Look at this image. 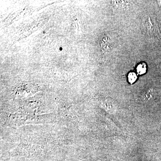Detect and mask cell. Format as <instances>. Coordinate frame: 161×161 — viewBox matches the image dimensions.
<instances>
[{
    "label": "cell",
    "instance_id": "obj_6",
    "mask_svg": "<svg viewBox=\"0 0 161 161\" xmlns=\"http://www.w3.org/2000/svg\"><path fill=\"white\" fill-rule=\"evenodd\" d=\"M157 2L159 6L161 8V1H157Z\"/></svg>",
    "mask_w": 161,
    "mask_h": 161
},
{
    "label": "cell",
    "instance_id": "obj_3",
    "mask_svg": "<svg viewBox=\"0 0 161 161\" xmlns=\"http://www.w3.org/2000/svg\"><path fill=\"white\" fill-rule=\"evenodd\" d=\"M113 6L116 9H125L128 8V6L130 5V3L129 1H112Z\"/></svg>",
    "mask_w": 161,
    "mask_h": 161
},
{
    "label": "cell",
    "instance_id": "obj_4",
    "mask_svg": "<svg viewBox=\"0 0 161 161\" xmlns=\"http://www.w3.org/2000/svg\"><path fill=\"white\" fill-rule=\"evenodd\" d=\"M147 65L144 63L139 64L136 67V71L140 75H144L147 72Z\"/></svg>",
    "mask_w": 161,
    "mask_h": 161
},
{
    "label": "cell",
    "instance_id": "obj_5",
    "mask_svg": "<svg viewBox=\"0 0 161 161\" xmlns=\"http://www.w3.org/2000/svg\"><path fill=\"white\" fill-rule=\"evenodd\" d=\"M137 75L134 72H131L128 75V80L131 84H132L135 82L137 79Z\"/></svg>",
    "mask_w": 161,
    "mask_h": 161
},
{
    "label": "cell",
    "instance_id": "obj_2",
    "mask_svg": "<svg viewBox=\"0 0 161 161\" xmlns=\"http://www.w3.org/2000/svg\"><path fill=\"white\" fill-rule=\"evenodd\" d=\"M100 44L102 51L105 54H107L111 52L113 46L112 39L108 36H104L102 38Z\"/></svg>",
    "mask_w": 161,
    "mask_h": 161
},
{
    "label": "cell",
    "instance_id": "obj_1",
    "mask_svg": "<svg viewBox=\"0 0 161 161\" xmlns=\"http://www.w3.org/2000/svg\"><path fill=\"white\" fill-rule=\"evenodd\" d=\"M142 30L145 36L161 40V32L159 24L153 16L144 17L142 23Z\"/></svg>",
    "mask_w": 161,
    "mask_h": 161
}]
</instances>
